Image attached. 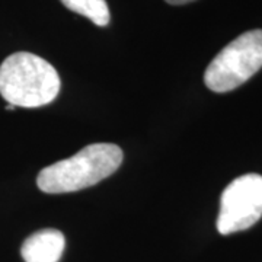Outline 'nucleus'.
<instances>
[{"label": "nucleus", "instance_id": "nucleus-1", "mask_svg": "<svg viewBox=\"0 0 262 262\" xmlns=\"http://www.w3.org/2000/svg\"><path fill=\"white\" fill-rule=\"evenodd\" d=\"M122 163V150L113 143H94L69 159L44 168L37 185L47 194L75 192L111 177Z\"/></svg>", "mask_w": 262, "mask_h": 262}, {"label": "nucleus", "instance_id": "nucleus-2", "mask_svg": "<svg viewBox=\"0 0 262 262\" xmlns=\"http://www.w3.org/2000/svg\"><path fill=\"white\" fill-rule=\"evenodd\" d=\"M60 86L56 69L35 54L19 51L0 66V95L15 108H38L53 102Z\"/></svg>", "mask_w": 262, "mask_h": 262}, {"label": "nucleus", "instance_id": "nucleus-3", "mask_svg": "<svg viewBox=\"0 0 262 262\" xmlns=\"http://www.w3.org/2000/svg\"><path fill=\"white\" fill-rule=\"evenodd\" d=\"M262 69V29L248 31L227 44L204 73V83L215 94L230 92Z\"/></svg>", "mask_w": 262, "mask_h": 262}, {"label": "nucleus", "instance_id": "nucleus-4", "mask_svg": "<svg viewBox=\"0 0 262 262\" xmlns=\"http://www.w3.org/2000/svg\"><path fill=\"white\" fill-rule=\"evenodd\" d=\"M262 217V177L248 173L232 181L220 198L217 230L220 234L244 232Z\"/></svg>", "mask_w": 262, "mask_h": 262}, {"label": "nucleus", "instance_id": "nucleus-5", "mask_svg": "<svg viewBox=\"0 0 262 262\" xmlns=\"http://www.w3.org/2000/svg\"><path fill=\"white\" fill-rule=\"evenodd\" d=\"M64 234L56 229H44L31 234L20 248L25 262H58L64 252Z\"/></svg>", "mask_w": 262, "mask_h": 262}, {"label": "nucleus", "instance_id": "nucleus-6", "mask_svg": "<svg viewBox=\"0 0 262 262\" xmlns=\"http://www.w3.org/2000/svg\"><path fill=\"white\" fill-rule=\"evenodd\" d=\"M67 9L92 20L98 27H106L111 20L110 8L105 0H61Z\"/></svg>", "mask_w": 262, "mask_h": 262}, {"label": "nucleus", "instance_id": "nucleus-7", "mask_svg": "<svg viewBox=\"0 0 262 262\" xmlns=\"http://www.w3.org/2000/svg\"><path fill=\"white\" fill-rule=\"evenodd\" d=\"M169 5H175V6H179V5H187V3H191V2H195V0H165Z\"/></svg>", "mask_w": 262, "mask_h": 262}]
</instances>
